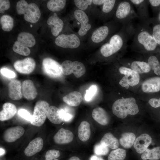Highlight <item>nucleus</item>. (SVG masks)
<instances>
[{"instance_id": "obj_26", "label": "nucleus", "mask_w": 160, "mask_h": 160, "mask_svg": "<svg viewBox=\"0 0 160 160\" xmlns=\"http://www.w3.org/2000/svg\"><path fill=\"white\" fill-rule=\"evenodd\" d=\"M17 41L28 47H33L36 43V40L33 35L24 32H21L18 35Z\"/></svg>"}, {"instance_id": "obj_11", "label": "nucleus", "mask_w": 160, "mask_h": 160, "mask_svg": "<svg viewBox=\"0 0 160 160\" xmlns=\"http://www.w3.org/2000/svg\"><path fill=\"white\" fill-rule=\"evenodd\" d=\"M74 14L75 18L81 24L79 34L81 36L86 35L91 27V24L88 23L89 19L88 16L83 11L79 9L75 10Z\"/></svg>"}, {"instance_id": "obj_15", "label": "nucleus", "mask_w": 160, "mask_h": 160, "mask_svg": "<svg viewBox=\"0 0 160 160\" xmlns=\"http://www.w3.org/2000/svg\"><path fill=\"white\" fill-rule=\"evenodd\" d=\"M43 145V139L40 137H36L29 143L24 150V153L27 156H32L41 150Z\"/></svg>"}, {"instance_id": "obj_33", "label": "nucleus", "mask_w": 160, "mask_h": 160, "mask_svg": "<svg viewBox=\"0 0 160 160\" xmlns=\"http://www.w3.org/2000/svg\"><path fill=\"white\" fill-rule=\"evenodd\" d=\"M135 138V135L132 133H124L122 135L120 139V143L124 148H129L134 144Z\"/></svg>"}, {"instance_id": "obj_21", "label": "nucleus", "mask_w": 160, "mask_h": 160, "mask_svg": "<svg viewBox=\"0 0 160 160\" xmlns=\"http://www.w3.org/2000/svg\"><path fill=\"white\" fill-rule=\"evenodd\" d=\"M47 23L48 25L53 26L51 28V32L52 35L55 36H57L61 32L64 24L62 20L58 17L56 14H54L48 18Z\"/></svg>"}, {"instance_id": "obj_47", "label": "nucleus", "mask_w": 160, "mask_h": 160, "mask_svg": "<svg viewBox=\"0 0 160 160\" xmlns=\"http://www.w3.org/2000/svg\"><path fill=\"white\" fill-rule=\"evenodd\" d=\"M60 114L63 121H69L72 119L73 116L67 113L63 109H60Z\"/></svg>"}, {"instance_id": "obj_22", "label": "nucleus", "mask_w": 160, "mask_h": 160, "mask_svg": "<svg viewBox=\"0 0 160 160\" xmlns=\"http://www.w3.org/2000/svg\"><path fill=\"white\" fill-rule=\"evenodd\" d=\"M92 117L98 123L102 125H106L109 122V118L106 111L101 107H97L92 111Z\"/></svg>"}, {"instance_id": "obj_24", "label": "nucleus", "mask_w": 160, "mask_h": 160, "mask_svg": "<svg viewBox=\"0 0 160 160\" xmlns=\"http://www.w3.org/2000/svg\"><path fill=\"white\" fill-rule=\"evenodd\" d=\"M63 101L71 106H77L79 105L82 100L81 93L77 91L72 92L63 98Z\"/></svg>"}, {"instance_id": "obj_51", "label": "nucleus", "mask_w": 160, "mask_h": 160, "mask_svg": "<svg viewBox=\"0 0 160 160\" xmlns=\"http://www.w3.org/2000/svg\"><path fill=\"white\" fill-rule=\"evenodd\" d=\"M89 160H104L102 158L95 155L92 156L90 158Z\"/></svg>"}, {"instance_id": "obj_2", "label": "nucleus", "mask_w": 160, "mask_h": 160, "mask_svg": "<svg viewBox=\"0 0 160 160\" xmlns=\"http://www.w3.org/2000/svg\"><path fill=\"white\" fill-rule=\"evenodd\" d=\"M113 113L118 117L124 119L128 115H134L139 111L135 98H122L116 100L112 107Z\"/></svg>"}, {"instance_id": "obj_32", "label": "nucleus", "mask_w": 160, "mask_h": 160, "mask_svg": "<svg viewBox=\"0 0 160 160\" xmlns=\"http://www.w3.org/2000/svg\"><path fill=\"white\" fill-rule=\"evenodd\" d=\"M158 52L156 55L151 53L148 55L147 62L149 65L151 69L157 75H160V60L158 54Z\"/></svg>"}, {"instance_id": "obj_43", "label": "nucleus", "mask_w": 160, "mask_h": 160, "mask_svg": "<svg viewBox=\"0 0 160 160\" xmlns=\"http://www.w3.org/2000/svg\"><path fill=\"white\" fill-rule=\"evenodd\" d=\"M148 1L156 16L160 11V0H148Z\"/></svg>"}, {"instance_id": "obj_45", "label": "nucleus", "mask_w": 160, "mask_h": 160, "mask_svg": "<svg viewBox=\"0 0 160 160\" xmlns=\"http://www.w3.org/2000/svg\"><path fill=\"white\" fill-rule=\"evenodd\" d=\"M18 114L19 116L26 120L30 121L31 119L32 115L25 109H19L18 111Z\"/></svg>"}, {"instance_id": "obj_44", "label": "nucleus", "mask_w": 160, "mask_h": 160, "mask_svg": "<svg viewBox=\"0 0 160 160\" xmlns=\"http://www.w3.org/2000/svg\"><path fill=\"white\" fill-rule=\"evenodd\" d=\"M0 72L4 76L10 79L15 78L16 74L13 71L6 68H3L1 69Z\"/></svg>"}, {"instance_id": "obj_49", "label": "nucleus", "mask_w": 160, "mask_h": 160, "mask_svg": "<svg viewBox=\"0 0 160 160\" xmlns=\"http://www.w3.org/2000/svg\"><path fill=\"white\" fill-rule=\"evenodd\" d=\"M119 70L121 74L125 75L130 74L132 71L131 68L124 66H120L119 68Z\"/></svg>"}, {"instance_id": "obj_36", "label": "nucleus", "mask_w": 160, "mask_h": 160, "mask_svg": "<svg viewBox=\"0 0 160 160\" xmlns=\"http://www.w3.org/2000/svg\"><path fill=\"white\" fill-rule=\"evenodd\" d=\"M126 151L118 148L111 151L108 157V160H124L126 156Z\"/></svg>"}, {"instance_id": "obj_46", "label": "nucleus", "mask_w": 160, "mask_h": 160, "mask_svg": "<svg viewBox=\"0 0 160 160\" xmlns=\"http://www.w3.org/2000/svg\"><path fill=\"white\" fill-rule=\"evenodd\" d=\"M10 7V3L9 0H0V13H4L5 11L8 9Z\"/></svg>"}, {"instance_id": "obj_23", "label": "nucleus", "mask_w": 160, "mask_h": 160, "mask_svg": "<svg viewBox=\"0 0 160 160\" xmlns=\"http://www.w3.org/2000/svg\"><path fill=\"white\" fill-rule=\"evenodd\" d=\"M140 79V76L139 73L132 70L130 74L123 76L120 81L119 83L123 87L133 86L138 84Z\"/></svg>"}, {"instance_id": "obj_40", "label": "nucleus", "mask_w": 160, "mask_h": 160, "mask_svg": "<svg viewBox=\"0 0 160 160\" xmlns=\"http://www.w3.org/2000/svg\"><path fill=\"white\" fill-rule=\"evenodd\" d=\"M60 151L55 149H50L47 151L45 154V160H59L57 159L60 156Z\"/></svg>"}, {"instance_id": "obj_35", "label": "nucleus", "mask_w": 160, "mask_h": 160, "mask_svg": "<svg viewBox=\"0 0 160 160\" xmlns=\"http://www.w3.org/2000/svg\"><path fill=\"white\" fill-rule=\"evenodd\" d=\"M0 24L3 30L9 31L12 29L14 25V20L10 16L4 15L0 18Z\"/></svg>"}, {"instance_id": "obj_54", "label": "nucleus", "mask_w": 160, "mask_h": 160, "mask_svg": "<svg viewBox=\"0 0 160 160\" xmlns=\"http://www.w3.org/2000/svg\"><path fill=\"white\" fill-rule=\"evenodd\" d=\"M5 153L4 150L2 148H0V156H1L4 154Z\"/></svg>"}, {"instance_id": "obj_9", "label": "nucleus", "mask_w": 160, "mask_h": 160, "mask_svg": "<svg viewBox=\"0 0 160 160\" xmlns=\"http://www.w3.org/2000/svg\"><path fill=\"white\" fill-rule=\"evenodd\" d=\"M55 43L57 46L62 48L74 49L79 46L80 41L75 34H62L56 38Z\"/></svg>"}, {"instance_id": "obj_28", "label": "nucleus", "mask_w": 160, "mask_h": 160, "mask_svg": "<svg viewBox=\"0 0 160 160\" xmlns=\"http://www.w3.org/2000/svg\"><path fill=\"white\" fill-rule=\"evenodd\" d=\"M100 143L114 150L118 148L119 145L118 139L110 132L103 135Z\"/></svg>"}, {"instance_id": "obj_6", "label": "nucleus", "mask_w": 160, "mask_h": 160, "mask_svg": "<svg viewBox=\"0 0 160 160\" xmlns=\"http://www.w3.org/2000/svg\"><path fill=\"white\" fill-rule=\"evenodd\" d=\"M62 73L64 75H68L73 73L77 78L82 76L85 73L86 68L84 64L77 61L73 62L66 60L61 65Z\"/></svg>"}, {"instance_id": "obj_4", "label": "nucleus", "mask_w": 160, "mask_h": 160, "mask_svg": "<svg viewBox=\"0 0 160 160\" xmlns=\"http://www.w3.org/2000/svg\"><path fill=\"white\" fill-rule=\"evenodd\" d=\"M16 7L17 14H23L25 20L27 22L35 23L40 18V10L35 3L28 4L25 1L21 0L17 2Z\"/></svg>"}, {"instance_id": "obj_10", "label": "nucleus", "mask_w": 160, "mask_h": 160, "mask_svg": "<svg viewBox=\"0 0 160 160\" xmlns=\"http://www.w3.org/2000/svg\"><path fill=\"white\" fill-rule=\"evenodd\" d=\"M35 65V61L30 57L17 60L14 64V67L17 71L21 73L25 74L31 73L34 69Z\"/></svg>"}, {"instance_id": "obj_29", "label": "nucleus", "mask_w": 160, "mask_h": 160, "mask_svg": "<svg viewBox=\"0 0 160 160\" xmlns=\"http://www.w3.org/2000/svg\"><path fill=\"white\" fill-rule=\"evenodd\" d=\"M47 117L49 121L55 124H59L63 121L60 114V109L54 106H49Z\"/></svg>"}, {"instance_id": "obj_12", "label": "nucleus", "mask_w": 160, "mask_h": 160, "mask_svg": "<svg viewBox=\"0 0 160 160\" xmlns=\"http://www.w3.org/2000/svg\"><path fill=\"white\" fill-rule=\"evenodd\" d=\"M25 129L20 126H17L6 129L4 132L3 138L6 142H14L24 134Z\"/></svg>"}, {"instance_id": "obj_30", "label": "nucleus", "mask_w": 160, "mask_h": 160, "mask_svg": "<svg viewBox=\"0 0 160 160\" xmlns=\"http://www.w3.org/2000/svg\"><path fill=\"white\" fill-rule=\"evenodd\" d=\"M149 23L153 37L160 49V22L154 17H151Z\"/></svg>"}, {"instance_id": "obj_31", "label": "nucleus", "mask_w": 160, "mask_h": 160, "mask_svg": "<svg viewBox=\"0 0 160 160\" xmlns=\"http://www.w3.org/2000/svg\"><path fill=\"white\" fill-rule=\"evenodd\" d=\"M143 160H159L160 159V146L151 149H147L141 155Z\"/></svg>"}, {"instance_id": "obj_48", "label": "nucleus", "mask_w": 160, "mask_h": 160, "mask_svg": "<svg viewBox=\"0 0 160 160\" xmlns=\"http://www.w3.org/2000/svg\"><path fill=\"white\" fill-rule=\"evenodd\" d=\"M148 103L153 108L160 107V98L158 99L156 98H151L149 100Z\"/></svg>"}, {"instance_id": "obj_7", "label": "nucleus", "mask_w": 160, "mask_h": 160, "mask_svg": "<svg viewBox=\"0 0 160 160\" xmlns=\"http://www.w3.org/2000/svg\"><path fill=\"white\" fill-rule=\"evenodd\" d=\"M44 72L49 76L54 78L60 77L62 74V68L57 62L50 58H46L42 61Z\"/></svg>"}, {"instance_id": "obj_37", "label": "nucleus", "mask_w": 160, "mask_h": 160, "mask_svg": "<svg viewBox=\"0 0 160 160\" xmlns=\"http://www.w3.org/2000/svg\"><path fill=\"white\" fill-rule=\"evenodd\" d=\"M120 1L115 0H105L102 5V12L106 14L110 13L114 8H116Z\"/></svg>"}, {"instance_id": "obj_27", "label": "nucleus", "mask_w": 160, "mask_h": 160, "mask_svg": "<svg viewBox=\"0 0 160 160\" xmlns=\"http://www.w3.org/2000/svg\"><path fill=\"white\" fill-rule=\"evenodd\" d=\"M131 68L138 73H148L151 69L147 62L144 61L135 60L130 63Z\"/></svg>"}, {"instance_id": "obj_39", "label": "nucleus", "mask_w": 160, "mask_h": 160, "mask_svg": "<svg viewBox=\"0 0 160 160\" xmlns=\"http://www.w3.org/2000/svg\"><path fill=\"white\" fill-rule=\"evenodd\" d=\"M109 151L108 147L100 143L96 144L94 148L95 153L98 156L105 155L108 153Z\"/></svg>"}, {"instance_id": "obj_18", "label": "nucleus", "mask_w": 160, "mask_h": 160, "mask_svg": "<svg viewBox=\"0 0 160 160\" xmlns=\"http://www.w3.org/2000/svg\"><path fill=\"white\" fill-rule=\"evenodd\" d=\"M142 89L145 93H154L160 91V77L150 78L145 81L142 85Z\"/></svg>"}, {"instance_id": "obj_13", "label": "nucleus", "mask_w": 160, "mask_h": 160, "mask_svg": "<svg viewBox=\"0 0 160 160\" xmlns=\"http://www.w3.org/2000/svg\"><path fill=\"white\" fill-rule=\"evenodd\" d=\"M152 138L148 134H143L137 137L134 143V147L138 153L142 154L152 142Z\"/></svg>"}, {"instance_id": "obj_38", "label": "nucleus", "mask_w": 160, "mask_h": 160, "mask_svg": "<svg viewBox=\"0 0 160 160\" xmlns=\"http://www.w3.org/2000/svg\"><path fill=\"white\" fill-rule=\"evenodd\" d=\"M13 50L15 52L22 55L27 56L31 52L30 49L17 41L15 42L12 47Z\"/></svg>"}, {"instance_id": "obj_8", "label": "nucleus", "mask_w": 160, "mask_h": 160, "mask_svg": "<svg viewBox=\"0 0 160 160\" xmlns=\"http://www.w3.org/2000/svg\"><path fill=\"white\" fill-rule=\"evenodd\" d=\"M130 1L136 8L137 18L140 23H149L150 17L148 10L149 5L148 0H130Z\"/></svg>"}, {"instance_id": "obj_19", "label": "nucleus", "mask_w": 160, "mask_h": 160, "mask_svg": "<svg viewBox=\"0 0 160 160\" xmlns=\"http://www.w3.org/2000/svg\"><path fill=\"white\" fill-rule=\"evenodd\" d=\"M111 31V28L107 25L100 27L95 31L91 36L92 41L95 43L101 42L108 37Z\"/></svg>"}, {"instance_id": "obj_5", "label": "nucleus", "mask_w": 160, "mask_h": 160, "mask_svg": "<svg viewBox=\"0 0 160 160\" xmlns=\"http://www.w3.org/2000/svg\"><path fill=\"white\" fill-rule=\"evenodd\" d=\"M48 103L44 100L37 102L34 106L32 119L30 121L34 126L39 127L44 123L49 108Z\"/></svg>"}, {"instance_id": "obj_1", "label": "nucleus", "mask_w": 160, "mask_h": 160, "mask_svg": "<svg viewBox=\"0 0 160 160\" xmlns=\"http://www.w3.org/2000/svg\"><path fill=\"white\" fill-rule=\"evenodd\" d=\"M130 47L139 52L151 54L160 50L154 40L150 23L140 24L135 27Z\"/></svg>"}, {"instance_id": "obj_42", "label": "nucleus", "mask_w": 160, "mask_h": 160, "mask_svg": "<svg viewBox=\"0 0 160 160\" xmlns=\"http://www.w3.org/2000/svg\"><path fill=\"white\" fill-rule=\"evenodd\" d=\"M97 90V87L96 85H91L86 91L84 96V99L86 101H89L91 100L96 94Z\"/></svg>"}, {"instance_id": "obj_50", "label": "nucleus", "mask_w": 160, "mask_h": 160, "mask_svg": "<svg viewBox=\"0 0 160 160\" xmlns=\"http://www.w3.org/2000/svg\"><path fill=\"white\" fill-rule=\"evenodd\" d=\"M105 1V0H93L92 2L95 5H100L103 4Z\"/></svg>"}, {"instance_id": "obj_14", "label": "nucleus", "mask_w": 160, "mask_h": 160, "mask_svg": "<svg viewBox=\"0 0 160 160\" xmlns=\"http://www.w3.org/2000/svg\"><path fill=\"white\" fill-rule=\"evenodd\" d=\"M73 135L71 131L61 128L53 137V140L56 144H64L71 142L73 138Z\"/></svg>"}, {"instance_id": "obj_20", "label": "nucleus", "mask_w": 160, "mask_h": 160, "mask_svg": "<svg viewBox=\"0 0 160 160\" xmlns=\"http://www.w3.org/2000/svg\"><path fill=\"white\" fill-rule=\"evenodd\" d=\"M17 109L15 105L10 103H6L3 105V109L0 112V120L1 121L9 120L16 114Z\"/></svg>"}, {"instance_id": "obj_53", "label": "nucleus", "mask_w": 160, "mask_h": 160, "mask_svg": "<svg viewBox=\"0 0 160 160\" xmlns=\"http://www.w3.org/2000/svg\"><path fill=\"white\" fill-rule=\"evenodd\" d=\"M154 17L158 21L160 22V11L158 15Z\"/></svg>"}, {"instance_id": "obj_41", "label": "nucleus", "mask_w": 160, "mask_h": 160, "mask_svg": "<svg viewBox=\"0 0 160 160\" xmlns=\"http://www.w3.org/2000/svg\"><path fill=\"white\" fill-rule=\"evenodd\" d=\"M73 1L79 9L82 11L86 9L88 6L91 5L92 2V0H74Z\"/></svg>"}, {"instance_id": "obj_52", "label": "nucleus", "mask_w": 160, "mask_h": 160, "mask_svg": "<svg viewBox=\"0 0 160 160\" xmlns=\"http://www.w3.org/2000/svg\"><path fill=\"white\" fill-rule=\"evenodd\" d=\"M68 160H80L79 158L77 156H73L71 157Z\"/></svg>"}, {"instance_id": "obj_34", "label": "nucleus", "mask_w": 160, "mask_h": 160, "mask_svg": "<svg viewBox=\"0 0 160 160\" xmlns=\"http://www.w3.org/2000/svg\"><path fill=\"white\" fill-rule=\"evenodd\" d=\"M66 1L65 0H50L47 4L48 9L53 12L60 11L65 7Z\"/></svg>"}, {"instance_id": "obj_3", "label": "nucleus", "mask_w": 160, "mask_h": 160, "mask_svg": "<svg viewBox=\"0 0 160 160\" xmlns=\"http://www.w3.org/2000/svg\"><path fill=\"white\" fill-rule=\"evenodd\" d=\"M115 16L117 23L123 25L132 22L137 18L133 5L129 0L120 1L115 12Z\"/></svg>"}, {"instance_id": "obj_25", "label": "nucleus", "mask_w": 160, "mask_h": 160, "mask_svg": "<svg viewBox=\"0 0 160 160\" xmlns=\"http://www.w3.org/2000/svg\"><path fill=\"white\" fill-rule=\"evenodd\" d=\"M91 134L89 123L86 121H82L78 128V135L79 139L82 141L86 142L89 139Z\"/></svg>"}, {"instance_id": "obj_17", "label": "nucleus", "mask_w": 160, "mask_h": 160, "mask_svg": "<svg viewBox=\"0 0 160 160\" xmlns=\"http://www.w3.org/2000/svg\"><path fill=\"white\" fill-rule=\"evenodd\" d=\"M23 95L28 100L34 99L37 95L36 89L33 82L30 80L24 81L22 85Z\"/></svg>"}, {"instance_id": "obj_16", "label": "nucleus", "mask_w": 160, "mask_h": 160, "mask_svg": "<svg viewBox=\"0 0 160 160\" xmlns=\"http://www.w3.org/2000/svg\"><path fill=\"white\" fill-rule=\"evenodd\" d=\"M9 96L14 100L20 99L23 95L20 82L17 80H11L8 85Z\"/></svg>"}]
</instances>
